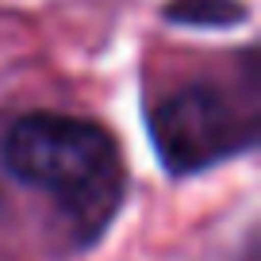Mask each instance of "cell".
I'll use <instances>...</instances> for the list:
<instances>
[{"mask_svg": "<svg viewBox=\"0 0 261 261\" xmlns=\"http://www.w3.org/2000/svg\"><path fill=\"white\" fill-rule=\"evenodd\" d=\"M165 16L185 27H230L246 23L242 0H169Z\"/></svg>", "mask_w": 261, "mask_h": 261, "instance_id": "cell-3", "label": "cell"}, {"mask_svg": "<svg viewBox=\"0 0 261 261\" xmlns=\"http://www.w3.org/2000/svg\"><path fill=\"white\" fill-rule=\"evenodd\" d=\"M4 165L19 180L46 188L73 219H108L119 200V154L104 127L77 115L31 112L4 139Z\"/></svg>", "mask_w": 261, "mask_h": 261, "instance_id": "cell-1", "label": "cell"}, {"mask_svg": "<svg viewBox=\"0 0 261 261\" xmlns=\"http://www.w3.org/2000/svg\"><path fill=\"white\" fill-rule=\"evenodd\" d=\"M150 135L165 169L196 173L253 142V112L238 104L227 89L185 85L169 92L150 115Z\"/></svg>", "mask_w": 261, "mask_h": 261, "instance_id": "cell-2", "label": "cell"}]
</instances>
